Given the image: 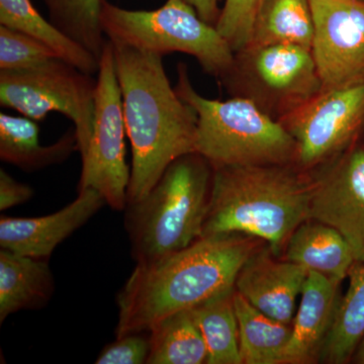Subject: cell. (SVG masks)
<instances>
[{"label": "cell", "instance_id": "cell-26", "mask_svg": "<svg viewBox=\"0 0 364 364\" xmlns=\"http://www.w3.org/2000/svg\"><path fill=\"white\" fill-rule=\"evenodd\" d=\"M58 58L47 46L0 25V71H23Z\"/></svg>", "mask_w": 364, "mask_h": 364}, {"label": "cell", "instance_id": "cell-29", "mask_svg": "<svg viewBox=\"0 0 364 364\" xmlns=\"http://www.w3.org/2000/svg\"><path fill=\"white\" fill-rule=\"evenodd\" d=\"M31 186L21 183L9 176L6 170H0V210H9L28 202L33 198Z\"/></svg>", "mask_w": 364, "mask_h": 364}, {"label": "cell", "instance_id": "cell-15", "mask_svg": "<svg viewBox=\"0 0 364 364\" xmlns=\"http://www.w3.org/2000/svg\"><path fill=\"white\" fill-rule=\"evenodd\" d=\"M338 280L309 272L282 364H312L322 355L341 299Z\"/></svg>", "mask_w": 364, "mask_h": 364}, {"label": "cell", "instance_id": "cell-14", "mask_svg": "<svg viewBox=\"0 0 364 364\" xmlns=\"http://www.w3.org/2000/svg\"><path fill=\"white\" fill-rule=\"evenodd\" d=\"M279 257L269 246L261 248L241 268L235 289L268 317L291 325L309 270Z\"/></svg>", "mask_w": 364, "mask_h": 364}, {"label": "cell", "instance_id": "cell-2", "mask_svg": "<svg viewBox=\"0 0 364 364\" xmlns=\"http://www.w3.org/2000/svg\"><path fill=\"white\" fill-rule=\"evenodd\" d=\"M112 45L133 155L129 205L142 200L177 158L196 152L198 117L172 87L161 55Z\"/></svg>", "mask_w": 364, "mask_h": 364}, {"label": "cell", "instance_id": "cell-23", "mask_svg": "<svg viewBox=\"0 0 364 364\" xmlns=\"http://www.w3.org/2000/svg\"><path fill=\"white\" fill-rule=\"evenodd\" d=\"M235 289L191 309L208 348L207 364H242Z\"/></svg>", "mask_w": 364, "mask_h": 364}, {"label": "cell", "instance_id": "cell-17", "mask_svg": "<svg viewBox=\"0 0 364 364\" xmlns=\"http://www.w3.org/2000/svg\"><path fill=\"white\" fill-rule=\"evenodd\" d=\"M78 151L74 128L69 129L57 142L40 144L37 121L25 116L0 114V159L23 171L33 172L60 164Z\"/></svg>", "mask_w": 364, "mask_h": 364}, {"label": "cell", "instance_id": "cell-12", "mask_svg": "<svg viewBox=\"0 0 364 364\" xmlns=\"http://www.w3.org/2000/svg\"><path fill=\"white\" fill-rule=\"evenodd\" d=\"M309 173L310 219L336 229L364 262V148L351 146Z\"/></svg>", "mask_w": 364, "mask_h": 364}, {"label": "cell", "instance_id": "cell-7", "mask_svg": "<svg viewBox=\"0 0 364 364\" xmlns=\"http://www.w3.org/2000/svg\"><path fill=\"white\" fill-rule=\"evenodd\" d=\"M221 82L279 122L323 90L312 52L294 45L246 46Z\"/></svg>", "mask_w": 364, "mask_h": 364}, {"label": "cell", "instance_id": "cell-30", "mask_svg": "<svg viewBox=\"0 0 364 364\" xmlns=\"http://www.w3.org/2000/svg\"><path fill=\"white\" fill-rule=\"evenodd\" d=\"M193 6L200 18L208 25L217 26L222 13L221 2L225 0H184Z\"/></svg>", "mask_w": 364, "mask_h": 364}, {"label": "cell", "instance_id": "cell-5", "mask_svg": "<svg viewBox=\"0 0 364 364\" xmlns=\"http://www.w3.org/2000/svg\"><path fill=\"white\" fill-rule=\"evenodd\" d=\"M177 95L198 117L196 152L212 166L296 164V143L284 124L250 100L203 97L193 87L188 66L177 65Z\"/></svg>", "mask_w": 364, "mask_h": 364}, {"label": "cell", "instance_id": "cell-8", "mask_svg": "<svg viewBox=\"0 0 364 364\" xmlns=\"http://www.w3.org/2000/svg\"><path fill=\"white\" fill-rule=\"evenodd\" d=\"M97 80L60 58L23 71H0V105L33 121L59 112L74 124L85 156L92 136Z\"/></svg>", "mask_w": 364, "mask_h": 364}, {"label": "cell", "instance_id": "cell-31", "mask_svg": "<svg viewBox=\"0 0 364 364\" xmlns=\"http://www.w3.org/2000/svg\"><path fill=\"white\" fill-rule=\"evenodd\" d=\"M352 360L355 363L364 364V337L359 343L358 348H356Z\"/></svg>", "mask_w": 364, "mask_h": 364}, {"label": "cell", "instance_id": "cell-1", "mask_svg": "<svg viewBox=\"0 0 364 364\" xmlns=\"http://www.w3.org/2000/svg\"><path fill=\"white\" fill-rule=\"evenodd\" d=\"M267 245L250 235L200 237L151 264H136L117 296V338L148 333L172 314L235 289L251 256Z\"/></svg>", "mask_w": 364, "mask_h": 364}, {"label": "cell", "instance_id": "cell-20", "mask_svg": "<svg viewBox=\"0 0 364 364\" xmlns=\"http://www.w3.org/2000/svg\"><path fill=\"white\" fill-rule=\"evenodd\" d=\"M313 36L310 0H264L249 45H294L311 50Z\"/></svg>", "mask_w": 364, "mask_h": 364}, {"label": "cell", "instance_id": "cell-3", "mask_svg": "<svg viewBox=\"0 0 364 364\" xmlns=\"http://www.w3.org/2000/svg\"><path fill=\"white\" fill-rule=\"evenodd\" d=\"M312 178L296 164L215 167L202 237L240 233L282 255L296 228L310 219Z\"/></svg>", "mask_w": 364, "mask_h": 364}, {"label": "cell", "instance_id": "cell-22", "mask_svg": "<svg viewBox=\"0 0 364 364\" xmlns=\"http://www.w3.org/2000/svg\"><path fill=\"white\" fill-rule=\"evenodd\" d=\"M347 277L348 289L340 299L326 340L320 359L323 363H348L364 337V262L355 261Z\"/></svg>", "mask_w": 364, "mask_h": 364}, {"label": "cell", "instance_id": "cell-9", "mask_svg": "<svg viewBox=\"0 0 364 364\" xmlns=\"http://www.w3.org/2000/svg\"><path fill=\"white\" fill-rule=\"evenodd\" d=\"M126 134L114 45L107 40L97 72L92 136L85 156L81 157L82 169L77 191L95 189L116 210L126 208L131 179L126 162Z\"/></svg>", "mask_w": 364, "mask_h": 364}, {"label": "cell", "instance_id": "cell-11", "mask_svg": "<svg viewBox=\"0 0 364 364\" xmlns=\"http://www.w3.org/2000/svg\"><path fill=\"white\" fill-rule=\"evenodd\" d=\"M323 90L364 82V0H310Z\"/></svg>", "mask_w": 364, "mask_h": 364}, {"label": "cell", "instance_id": "cell-28", "mask_svg": "<svg viewBox=\"0 0 364 364\" xmlns=\"http://www.w3.org/2000/svg\"><path fill=\"white\" fill-rule=\"evenodd\" d=\"M146 333H136L119 337L107 345L95 360L97 364L147 363L150 352L149 337Z\"/></svg>", "mask_w": 364, "mask_h": 364}, {"label": "cell", "instance_id": "cell-25", "mask_svg": "<svg viewBox=\"0 0 364 364\" xmlns=\"http://www.w3.org/2000/svg\"><path fill=\"white\" fill-rule=\"evenodd\" d=\"M49 20L59 30L82 46L97 60L102 57L105 43L100 25L102 0H42Z\"/></svg>", "mask_w": 364, "mask_h": 364}, {"label": "cell", "instance_id": "cell-24", "mask_svg": "<svg viewBox=\"0 0 364 364\" xmlns=\"http://www.w3.org/2000/svg\"><path fill=\"white\" fill-rule=\"evenodd\" d=\"M149 364H203L208 348L189 311H181L157 323L149 332Z\"/></svg>", "mask_w": 364, "mask_h": 364}, {"label": "cell", "instance_id": "cell-27", "mask_svg": "<svg viewBox=\"0 0 364 364\" xmlns=\"http://www.w3.org/2000/svg\"><path fill=\"white\" fill-rule=\"evenodd\" d=\"M264 0H225L218 21V32L235 53L249 45L254 20Z\"/></svg>", "mask_w": 364, "mask_h": 364}, {"label": "cell", "instance_id": "cell-13", "mask_svg": "<svg viewBox=\"0 0 364 364\" xmlns=\"http://www.w3.org/2000/svg\"><path fill=\"white\" fill-rule=\"evenodd\" d=\"M107 205L95 189L79 191L78 196L54 214L37 218L0 219V247L11 252L47 259L55 248L85 226Z\"/></svg>", "mask_w": 364, "mask_h": 364}, {"label": "cell", "instance_id": "cell-21", "mask_svg": "<svg viewBox=\"0 0 364 364\" xmlns=\"http://www.w3.org/2000/svg\"><path fill=\"white\" fill-rule=\"evenodd\" d=\"M242 364H282L291 325L268 317L235 289Z\"/></svg>", "mask_w": 364, "mask_h": 364}, {"label": "cell", "instance_id": "cell-16", "mask_svg": "<svg viewBox=\"0 0 364 364\" xmlns=\"http://www.w3.org/2000/svg\"><path fill=\"white\" fill-rule=\"evenodd\" d=\"M54 289L47 260L0 250V324L20 311L44 308Z\"/></svg>", "mask_w": 364, "mask_h": 364}, {"label": "cell", "instance_id": "cell-19", "mask_svg": "<svg viewBox=\"0 0 364 364\" xmlns=\"http://www.w3.org/2000/svg\"><path fill=\"white\" fill-rule=\"evenodd\" d=\"M0 25L39 41L58 58L85 73L95 75L100 70V60L46 20L31 0H0Z\"/></svg>", "mask_w": 364, "mask_h": 364}, {"label": "cell", "instance_id": "cell-18", "mask_svg": "<svg viewBox=\"0 0 364 364\" xmlns=\"http://www.w3.org/2000/svg\"><path fill=\"white\" fill-rule=\"evenodd\" d=\"M282 255L284 259L303 265L309 272L341 282L355 263L344 237L334 228L314 219L296 228Z\"/></svg>", "mask_w": 364, "mask_h": 364}, {"label": "cell", "instance_id": "cell-10", "mask_svg": "<svg viewBox=\"0 0 364 364\" xmlns=\"http://www.w3.org/2000/svg\"><path fill=\"white\" fill-rule=\"evenodd\" d=\"M279 122L296 141V166L311 172L354 145L364 124V82L322 90Z\"/></svg>", "mask_w": 364, "mask_h": 364}, {"label": "cell", "instance_id": "cell-4", "mask_svg": "<svg viewBox=\"0 0 364 364\" xmlns=\"http://www.w3.org/2000/svg\"><path fill=\"white\" fill-rule=\"evenodd\" d=\"M214 167L198 153L177 158L142 200L124 208L136 264L161 260L202 237Z\"/></svg>", "mask_w": 364, "mask_h": 364}, {"label": "cell", "instance_id": "cell-6", "mask_svg": "<svg viewBox=\"0 0 364 364\" xmlns=\"http://www.w3.org/2000/svg\"><path fill=\"white\" fill-rule=\"evenodd\" d=\"M100 25L112 44L161 56L189 55L205 73L220 81L234 63L235 52L229 43L184 0H166L153 11H133L102 0Z\"/></svg>", "mask_w": 364, "mask_h": 364}]
</instances>
